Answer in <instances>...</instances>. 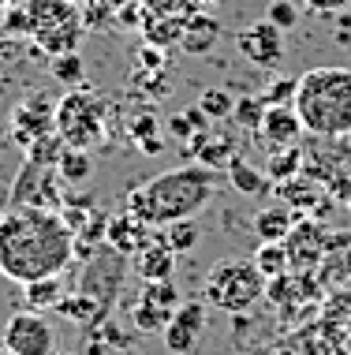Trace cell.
Wrapping results in <instances>:
<instances>
[{
    "label": "cell",
    "instance_id": "cell-1",
    "mask_svg": "<svg viewBox=\"0 0 351 355\" xmlns=\"http://www.w3.org/2000/svg\"><path fill=\"white\" fill-rule=\"evenodd\" d=\"M75 258V236L60 214L37 206H8L0 217V277L30 284L64 273Z\"/></svg>",
    "mask_w": 351,
    "mask_h": 355
},
{
    "label": "cell",
    "instance_id": "cell-2",
    "mask_svg": "<svg viewBox=\"0 0 351 355\" xmlns=\"http://www.w3.org/2000/svg\"><path fill=\"white\" fill-rule=\"evenodd\" d=\"M213 195H217V168L183 165L131 187L127 198H123V214H131L150 228H165L172 220H187L202 214L213 202Z\"/></svg>",
    "mask_w": 351,
    "mask_h": 355
},
{
    "label": "cell",
    "instance_id": "cell-3",
    "mask_svg": "<svg viewBox=\"0 0 351 355\" xmlns=\"http://www.w3.org/2000/svg\"><path fill=\"white\" fill-rule=\"evenodd\" d=\"M291 109L314 139H344L351 135V68L321 64L296 79Z\"/></svg>",
    "mask_w": 351,
    "mask_h": 355
},
{
    "label": "cell",
    "instance_id": "cell-4",
    "mask_svg": "<svg viewBox=\"0 0 351 355\" xmlns=\"http://www.w3.org/2000/svg\"><path fill=\"white\" fill-rule=\"evenodd\" d=\"M265 295V277L251 258H224L206 277V306L224 314H246Z\"/></svg>",
    "mask_w": 351,
    "mask_h": 355
},
{
    "label": "cell",
    "instance_id": "cell-5",
    "mask_svg": "<svg viewBox=\"0 0 351 355\" xmlns=\"http://www.w3.org/2000/svg\"><path fill=\"white\" fill-rule=\"evenodd\" d=\"M26 26L49 56L75 53L82 31H87L79 4H71V0H30L26 4Z\"/></svg>",
    "mask_w": 351,
    "mask_h": 355
},
{
    "label": "cell",
    "instance_id": "cell-6",
    "mask_svg": "<svg viewBox=\"0 0 351 355\" xmlns=\"http://www.w3.org/2000/svg\"><path fill=\"white\" fill-rule=\"evenodd\" d=\"M53 131L64 139V146L90 150L93 142L101 139V131H105V101H101L93 90L64 94V98L56 101Z\"/></svg>",
    "mask_w": 351,
    "mask_h": 355
},
{
    "label": "cell",
    "instance_id": "cell-7",
    "mask_svg": "<svg viewBox=\"0 0 351 355\" xmlns=\"http://www.w3.org/2000/svg\"><path fill=\"white\" fill-rule=\"evenodd\" d=\"M120 288H123V254L105 243L87 258V270L79 277V295L93 300L101 314H109V306L116 303Z\"/></svg>",
    "mask_w": 351,
    "mask_h": 355
},
{
    "label": "cell",
    "instance_id": "cell-8",
    "mask_svg": "<svg viewBox=\"0 0 351 355\" xmlns=\"http://www.w3.org/2000/svg\"><path fill=\"white\" fill-rule=\"evenodd\" d=\"M0 348L15 355H53L56 352V333L45 314L37 311H19L0 325Z\"/></svg>",
    "mask_w": 351,
    "mask_h": 355
},
{
    "label": "cell",
    "instance_id": "cell-9",
    "mask_svg": "<svg viewBox=\"0 0 351 355\" xmlns=\"http://www.w3.org/2000/svg\"><path fill=\"white\" fill-rule=\"evenodd\" d=\"M53 116H56V105L45 98V94H34V98L19 101V109L8 120V139L19 142V146H34L37 139L53 135Z\"/></svg>",
    "mask_w": 351,
    "mask_h": 355
},
{
    "label": "cell",
    "instance_id": "cell-10",
    "mask_svg": "<svg viewBox=\"0 0 351 355\" xmlns=\"http://www.w3.org/2000/svg\"><path fill=\"white\" fill-rule=\"evenodd\" d=\"M284 251H288V270L291 273H310L321 266V258L329 251V236L318 220H296L288 236H284Z\"/></svg>",
    "mask_w": 351,
    "mask_h": 355
},
{
    "label": "cell",
    "instance_id": "cell-11",
    "mask_svg": "<svg viewBox=\"0 0 351 355\" xmlns=\"http://www.w3.org/2000/svg\"><path fill=\"white\" fill-rule=\"evenodd\" d=\"M235 45H240V53L254 68L269 71V68H280V60H284V31H277L269 19H258V23L243 26L235 34Z\"/></svg>",
    "mask_w": 351,
    "mask_h": 355
},
{
    "label": "cell",
    "instance_id": "cell-12",
    "mask_svg": "<svg viewBox=\"0 0 351 355\" xmlns=\"http://www.w3.org/2000/svg\"><path fill=\"white\" fill-rule=\"evenodd\" d=\"M161 333H165V348L172 355H191L198 348V340H202V333H206V300L179 303Z\"/></svg>",
    "mask_w": 351,
    "mask_h": 355
},
{
    "label": "cell",
    "instance_id": "cell-13",
    "mask_svg": "<svg viewBox=\"0 0 351 355\" xmlns=\"http://www.w3.org/2000/svg\"><path fill=\"white\" fill-rule=\"evenodd\" d=\"M179 303V292L172 288V281H146V292H142V300L135 306V329L142 333H154V329H165L168 318H172Z\"/></svg>",
    "mask_w": 351,
    "mask_h": 355
},
{
    "label": "cell",
    "instance_id": "cell-14",
    "mask_svg": "<svg viewBox=\"0 0 351 355\" xmlns=\"http://www.w3.org/2000/svg\"><path fill=\"white\" fill-rule=\"evenodd\" d=\"M254 135H258V142L273 153V150H284V146H296L299 135H303V123H299L291 105H265L262 123H258Z\"/></svg>",
    "mask_w": 351,
    "mask_h": 355
},
{
    "label": "cell",
    "instance_id": "cell-15",
    "mask_svg": "<svg viewBox=\"0 0 351 355\" xmlns=\"http://www.w3.org/2000/svg\"><path fill=\"white\" fill-rule=\"evenodd\" d=\"M191 153L198 157V165L206 168H221V165H232V157H240L235 150V139L221 128H206L191 139Z\"/></svg>",
    "mask_w": 351,
    "mask_h": 355
},
{
    "label": "cell",
    "instance_id": "cell-16",
    "mask_svg": "<svg viewBox=\"0 0 351 355\" xmlns=\"http://www.w3.org/2000/svg\"><path fill=\"white\" fill-rule=\"evenodd\" d=\"M221 42V23L210 12H195L183 23V34H179V49L187 56H206L213 53V45Z\"/></svg>",
    "mask_w": 351,
    "mask_h": 355
},
{
    "label": "cell",
    "instance_id": "cell-17",
    "mask_svg": "<svg viewBox=\"0 0 351 355\" xmlns=\"http://www.w3.org/2000/svg\"><path fill=\"white\" fill-rule=\"evenodd\" d=\"M135 270H138L142 281H168L176 270V251L165 239H150L146 247L135 251Z\"/></svg>",
    "mask_w": 351,
    "mask_h": 355
},
{
    "label": "cell",
    "instance_id": "cell-18",
    "mask_svg": "<svg viewBox=\"0 0 351 355\" xmlns=\"http://www.w3.org/2000/svg\"><path fill=\"white\" fill-rule=\"evenodd\" d=\"M105 243L112 247V251H120V254H135L138 247L150 243V225H142V220H135L131 214L109 217V225H105Z\"/></svg>",
    "mask_w": 351,
    "mask_h": 355
},
{
    "label": "cell",
    "instance_id": "cell-19",
    "mask_svg": "<svg viewBox=\"0 0 351 355\" xmlns=\"http://www.w3.org/2000/svg\"><path fill=\"white\" fill-rule=\"evenodd\" d=\"M296 220L299 214L296 209H288V206H265L258 209V217H254V236L262 239V243H284V236L296 228Z\"/></svg>",
    "mask_w": 351,
    "mask_h": 355
},
{
    "label": "cell",
    "instance_id": "cell-20",
    "mask_svg": "<svg viewBox=\"0 0 351 355\" xmlns=\"http://www.w3.org/2000/svg\"><path fill=\"white\" fill-rule=\"evenodd\" d=\"M23 300H26V311H56L64 300H68V288H64V277L53 273V277H42V281H30L23 284Z\"/></svg>",
    "mask_w": 351,
    "mask_h": 355
},
{
    "label": "cell",
    "instance_id": "cell-21",
    "mask_svg": "<svg viewBox=\"0 0 351 355\" xmlns=\"http://www.w3.org/2000/svg\"><path fill=\"white\" fill-rule=\"evenodd\" d=\"M56 176L64 187H87L93 180V153L79 146H64V153L56 157Z\"/></svg>",
    "mask_w": 351,
    "mask_h": 355
},
{
    "label": "cell",
    "instance_id": "cell-22",
    "mask_svg": "<svg viewBox=\"0 0 351 355\" xmlns=\"http://www.w3.org/2000/svg\"><path fill=\"white\" fill-rule=\"evenodd\" d=\"M183 15H150L142 23V34H146V45H157V49H168V45H179V34H183Z\"/></svg>",
    "mask_w": 351,
    "mask_h": 355
},
{
    "label": "cell",
    "instance_id": "cell-23",
    "mask_svg": "<svg viewBox=\"0 0 351 355\" xmlns=\"http://www.w3.org/2000/svg\"><path fill=\"white\" fill-rule=\"evenodd\" d=\"M228 180H232V187L240 191V195H246V198H262L265 191H269V176H265V172H258V168H251L243 157H232Z\"/></svg>",
    "mask_w": 351,
    "mask_h": 355
},
{
    "label": "cell",
    "instance_id": "cell-24",
    "mask_svg": "<svg viewBox=\"0 0 351 355\" xmlns=\"http://www.w3.org/2000/svg\"><path fill=\"white\" fill-rule=\"evenodd\" d=\"M251 262L258 266V273L265 277V281H277V277L291 273V270H288V251H284V243H262L258 251H254Z\"/></svg>",
    "mask_w": 351,
    "mask_h": 355
},
{
    "label": "cell",
    "instance_id": "cell-25",
    "mask_svg": "<svg viewBox=\"0 0 351 355\" xmlns=\"http://www.w3.org/2000/svg\"><path fill=\"white\" fill-rule=\"evenodd\" d=\"M303 172V150L299 146H284V150H273L269 153V165H265V176L284 184V180L299 176Z\"/></svg>",
    "mask_w": 351,
    "mask_h": 355
},
{
    "label": "cell",
    "instance_id": "cell-26",
    "mask_svg": "<svg viewBox=\"0 0 351 355\" xmlns=\"http://www.w3.org/2000/svg\"><path fill=\"white\" fill-rule=\"evenodd\" d=\"M280 202L299 214V209H307V206L318 202V187H310V180H303V176H291V180H284V184H280Z\"/></svg>",
    "mask_w": 351,
    "mask_h": 355
},
{
    "label": "cell",
    "instance_id": "cell-27",
    "mask_svg": "<svg viewBox=\"0 0 351 355\" xmlns=\"http://www.w3.org/2000/svg\"><path fill=\"white\" fill-rule=\"evenodd\" d=\"M198 225H195V217H187V220H172V225H165V243L172 247L176 254H183V251H195L198 247Z\"/></svg>",
    "mask_w": 351,
    "mask_h": 355
},
{
    "label": "cell",
    "instance_id": "cell-28",
    "mask_svg": "<svg viewBox=\"0 0 351 355\" xmlns=\"http://www.w3.org/2000/svg\"><path fill=\"white\" fill-rule=\"evenodd\" d=\"M198 109L206 112V120H228L232 109H235V98L228 90H221V86H210V90H202V98H198Z\"/></svg>",
    "mask_w": 351,
    "mask_h": 355
},
{
    "label": "cell",
    "instance_id": "cell-29",
    "mask_svg": "<svg viewBox=\"0 0 351 355\" xmlns=\"http://www.w3.org/2000/svg\"><path fill=\"white\" fill-rule=\"evenodd\" d=\"M157 128H161V123L150 116V112H142V116L131 123V139H135V146H138L142 153H157V150H161Z\"/></svg>",
    "mask_w": 351,
    "mask_h": 355
},
{
    "label": "cell",
    "instance_id": "cell-30",
    "mask_svg": "<svg viewBox=\"0 0 351 355\" xmlns=\"http://www.w3.org/2000/svg\"><path fill=\"white\" fill-rule=\"evenodd\" d=\"M262 112H265V101L262 98H240V101H235V109H232V120L240 123L243 131H258Z\"/></svg>",
    "mask_w": 351,
    "mask_h": 355
},
{
    "label": "cell",
    "instance_id": "cell-31",
    "mask_svg": "<svg viewBox=\"0 0 351 355\" xmlns=\"http://www.w3.org/2000/svg\"><path fill=\"white\" fill-rule=\"evenodd\" d=\"M265 19H269V23L277 26V31H284V34H288L291 26L299 23V8L291 4V0H273V4L265 8Z\"/></svg>",
    "mask_w": 351,
    "mask_h": 355
},
{
    "label": "cell",
    "instance_id": "cell-32",
    "mask_svg": "<svg viewBox=\"0 0 351 355\" xmlns=\"http://www.w3.org/2000/svg\"><path fill=\"white\" fill-rule=\"evenodd\" d=\"M258 98L265 105H291V98H296V79H291V75H280V79H273L265 86Z\"/></svg>",
    "mask_w": 351,
    "mask_h": 355
},
{
    "label": "cell",
    "instance_id": "cell-33",
    "mask_svg": "<svg viewBox=\"0 0 351 355\" xmlns=\"http://www.w3.org/2000/svg\"><path fill=\"white\" fill-rule=\"evenodd\" d=\"M53 75L60 83H79L82 79V60H79V53H60V56H53Z\"/></svg>",
    "mask_w": 351,
    "mask_h": 355
},
{
    "label": "cell",
    "instance_id": "cell-34",
    "mask_svg": "<svg viewBox=\"0 0 351 355\" xmlns=\"http://www.w3.org/2000/svg\"><path fill=\"white\" fill-rule=\"evenodd\" d=\"M168 135L179 139V142H191V139L198 135V128L191 123V116H187V112H176V116L168 120Z\"/></svg>",
    "mask_w": 351,
    "mask_h": 355
},
{
    "label": "cell",
    "instance_id": "cell-35",
    "mask_svg": "<svg viewBox=\"0 0 351 355\" xmlns=\"http://www.w3.org/2000/svg\"><path fill=\"white\" fill-rule=\"evenodd\" d=\"M146 15H179L183 12V0H138Z\"/></svg>",
    "mask_w": 351,
    "mask_h": 355
},
{
    "label": "cell",
    "instance_id": "cell-36",
    "mask_svg": "<svg viewBox=\"0 0 351 355\" xmlns=\"http://www.w3.org/2000/svg\"><path fill=\"white\" fill-rule=\"evenodd\" d=\"M333 195H336V202H340V206H348V209H351V168H348V172H340V176H333Z\"/></svg>",
    "mask_w": 351,
    "mask_h": 355
},
{
    "label": "cell",
    "instance_id": "cell-37",
    "mask_svg": "<svg viewBox=\"0 0 351 355\" xmlns=\"http://www.w3.org/2000/svg\"><path fill=\"white\" fill-rule=\"evenodd\" d=\"M303 4L314 12H344V8H351V0H303Z\"/></svg>",
    "mask_w": 351,
    "mask_h": 355
},
{
    "label": "cell",
    "instance_id": "cell-38",
    "mask_svg": "<svg viewBox=\"0 0 351 355\" xmlns=\"http://www.w3.org/2000/svg\"><path fill=\"white\" fill-rule=\"evenodd\" d=\"M269 355H296L291 348H277V352H269Z\"/></svg>",
    "mask_w": 351,
    "mask_h": 355
},
{
    "label": "cell",
    "instance_id": "cell-39",
    "mask_svg": "<svg viewBox=\"0 0 351 355\" xmlns=\"http://www.w3.org/2000/svg\"><path fill=\"white\" fill-rule=\"evenodd\" d=\"M8 139V128H4V120H0V142H4Z\"/></svg>",
    "mask_w": 351,
    "mask_h": 355
},
{
    "label": "cell",
    "instance_id": "cell-40",
    "mask_svg": "<svg viewBox=\"0 0 351 355\" xmlns=\"http://www.w3.org/2000/svg\"><path fill=\"white\" fill-rule=\"evenodd\" d=\"M4 209H8V202H4V195H0V217H4Z\"/></svg>",
    "mask_w": 351,
    "mask_h": 355
},
{
    "label": "cell",
    "instance_id": "cell-41",
    "mask_svg": "<svg viewBox=\"0 0 351 355\" xmlns=\"http://www.w3.org/2000/svg\"><path fill=\"white\" fill-rule=\"evenodd\" d=\"M198 4H202V8H210V4H217V0H198Z\"/></svg>",
    "mask_w": 351,
    "mask_h": 355
},
{
    "label": "cell",
    "instance_id": "cell-42",
    "mask_svg": "<svg viewBox=\"0 0 351 355\" xmlns=\"http://www.w3.org/2000/svg\"><path fill=\"white\" fill-rule=\"evenodd\" d=\"M0 355H15V352H8V348H0Z\"/></svg>",
    "mask_w": 351,
    "mask_h": 355
},
{
    "label": "cell",
    "instance_id": "cell-43",
    "mask_svg": "<svg viewBox=\"0 0 351 355\" xmlns=\"http://www.w3.org/2000/svg\"><path fill=\"white\" fill-rule=\"evenodd\" d=\"M71 4H82V0H71Z\"/></svg>",
    "mask_w": 351,
    "mask_h": 355
},
{
    "label": "cell",
    "instance_id": "cell-44",
    "mask_svg": "<svg viewBox=\"0 0 351 355\" xmlns=\"http://www.w3.org/2000/svg\"><path fill=\"white\" fill-rule=\"evenodd\" d=\"M53 355H56V352H53Z\"/></svg>",
    "mask_w": 351,
    "mask_h": 355
}]
</instances>
